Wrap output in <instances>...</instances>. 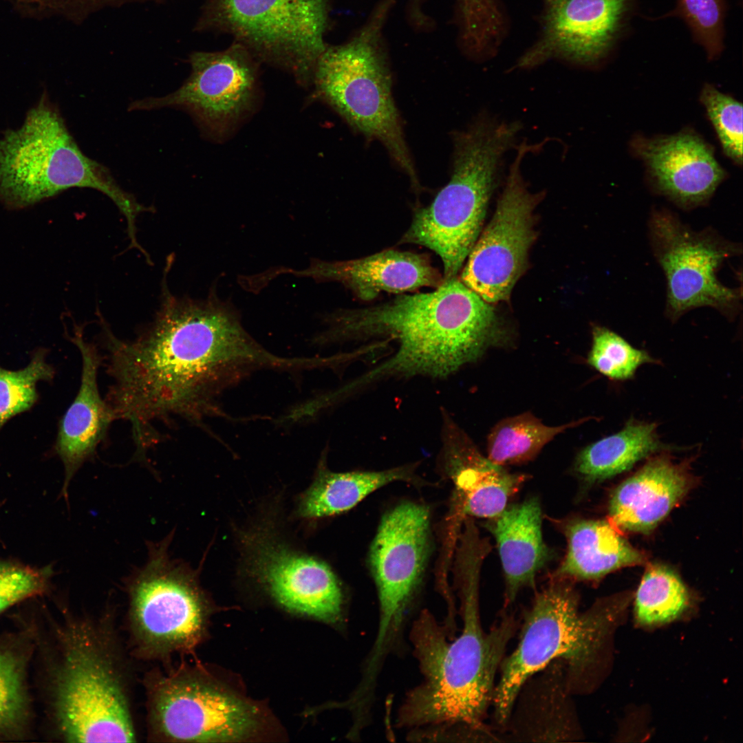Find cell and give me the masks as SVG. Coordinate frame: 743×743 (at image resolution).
Segmentation results:
<instances>
[{
  "instance_id": "1",
  "label": "cell",
  "mask_w": 743,
  "mask_h": 743,
  "mask_svg": "<svg viewBox=\"0 0 743 743\" xmlns=\"http://www.w3.org/2000/svg\"><path fill=\"white\" fill-rule=\"evenodd\" d=\"M163 289L154 321L132 341L117 338L100 319L112 380L105 400L116 420L130 422L139 457L159 441L155 422L180 417L198 423L216 413L222 389L255 369H287L293 363L259 345L215 292L193 300Z\"/></svg>"
},
{
  "instance_id": "2",
  "label": "cell",
  "mask_w": 743,
  "mask_h": 743,
  "mask_svg": "<svg viewBox=\"0 0 743 743\" xmlns=\"http://www.w3.org/2000/svg\"><path fill=\"white\" fill-rule=\"evenodd\" d=\"M327 320L323 341L377 336L397 341L391 358L349 383L354 391L387 377H447L500 337L494 308L456 277L431 292L341 310Z\"/></svg>"
},
{
  "instance_id": "3",
  "label": "cell",
  "mask_w": 743,
  "mask_h": 743,
  "mask_svg": "<svg viewBox=\"0 0 743 743\" xmlns=\"http://www.w3.org/2000/svg\"><path fill=\"white\" fill-rule=\"evenodd\" d=\"M16 616L31 636L43 712L67 742H131L136 731L121 667L105 629L66 610Z\"/></svg>"
},
{
  "instance_id": "4",
  "label": "cell",
  "mask_w": 743,
  "mask_h": 743,
  "mask_svg": "<svg viewBox=\"0 0 743 743\" xmlns=\"http://www.w3.org/2000/svg\"><path fill=\"white\" fill-rule=\"evenodd\" d=\"M480 574L475 568L457 574L463 627L451 643L429 613L423 612L415 622L412 640L425 680L402 707V726H435L449 737L472 741L493 736L484 721L492 704L496 674L518 622L506 612L488 632L483 629Z\"/></svg>"
},
{
  "instance_id": "5",
  "label": "cell",
  "mask_w": 743,
  "mask_h": 743,
  "mask_svg": "<svg viewBox=\"0 0 743 743\" xmlns=\"http://www.w3.org/2000/svg\"><path fill=\"white\" fill-rule=\"evenodd\" d=\"M572 582L552 579L524 613L519 640L499 667L492 701L495 723L504 728L524 683L551 662H563L568 689L580 693L586 675L623 610L616 600H601L584 612Z\"/></svg>"
},
{
  "instance_id": "6",
  "label": "cell",
  "mask_w": 743,
  "mask_h": 743,
  "mask_svg": "<svg viewBox=\"0 0 743 743\" xmlns=\"http://www.w3.org/2000/svg\"><path fill=\"white\" fill-rule=\"evenodd\" d=\"M521 129L488 114L455 133L450 180L418 209L401 243L424 246L441 259L443 280L456 277L482 230L505 153Z\"/></svg>"
},
{
  "instance_id": "7",
  "label": "cell",
  "mask_w": 743,
  "mask_h": 743,
  "mask_svg": "<svg viewBox=\"0 0 743 743\" xmlns=\"http://www.w3.org/2000/svg\"><path fill=\"white\" fill-rule=\"evenodd\" d=\"M74 187L107 196L127 219L129 233L136 231L137 217L152 211L83 153L58 111L42 99L21 127L0 138V200L10 208H23Z\"/></svg>"
},
{
  "instance_id": "8",
  "label": "cell",
  "mask_w": 743,
  "mask_h": 743,
  "mask_svg": "<svg viewBox=\"0 0 743 743\" xmlns=\"http://www.w3.org/2000/svg\"><path fill=\"white\" fill-rule=\"evenodd\" d=\"M387 5L345 44L327 46L312 81L318 95L347 123L368 138L380 141L413 185L418 175L405 139L391 92V80L379 41Z\"/></svg>"
},
{
  "instance_id": "9",
  "label": "cell",
  "mask_w": 743,
  "mask_h": 743,
  "mask_svg": "<svg viewBox=\"0 0 743 743\" xmlns=\"http://www.w3.org/2000/svg\"><path fill=\"white\" fill-rule=\"evenodd\" d=\"M328 0H204L197 31L230 34L259 62L312 81L327 46Z\"/></svg>"
},
{
  "instance_id": "10",
  "label": "cell",
  "mask_w": 743,
  "mask_h": 743,
  "mask_svg": "<svg viewBox=\"0 0 743 743\" xmlns=\"http://www.w3.org/2000/svg\"><path fill=\"white\" fill-rule=\"evenodd\" d=\"M172 537L149 545L147 561L126 583L132 636L147 658L190 651L205 629L208 601L197 572L169 555Z\"/></svg>"
},
{
  "instance_id": "11",
  "label": "cell",
  "mask_w": 743,
  "mask_h": 743,
  "mask_svg": "<svg viewBox=\"0 0 743 743\" xmlns=\"http://www.w3.org/2000/svg\"><path fill=\"white\" fill-rule=\"evenodd\" d=\"M650 245L666 279V316L676 321L702 307L734 319L741 309L742 288H729L718 272L729 258L742 253L740 244L711 228L693 230L673 212L654 209L648 221Z\"/></svg>"
},
{
  "instance_id": "12",
  "label": "cell",
  "mask_w": 743,
  "mask_h": 743,
  "mask_svg": "<svg viewBox=\"0 0 743 743\" xmlns=\"http://www.w3.org/2000/svg\"><path fill=\"white\" fill-rule=\"evenodd\" d=\"M149 720L168 742H239L257 736L264 716L257 705L197 671L180 667L153 677Z\"/></svg>"
},
{
  "instance_id": "13",
  "label": "cell",
  "mask_w": 743,
  "mask_h": 743,
  "mask_svg": "<svg viewBox=\"0 0 743 743\" xmlns=\"http://www.w3.org/2000/svg\"><path fill=\"white\" fill-rule=\"evenodd\" d=\"M537 144L524 140L517 147L494 215L479 235L461 274L460 281L485 301H506L527 265L535 238L533 211L542 193H532L521 164Z\"/></svg>"
},
{
  "instance_id": "14",
  "label": "cell",
  "mask_w": 743,
  "mask_h": 743,
  "mask_svg": "<svg viewBox=\"0 0 743 743\" xmlns=\"http://www.w3.org/2000/svg\"><path fill=\"white\" fill-rule=\"evenodd\" d=\"M189 61L191 74L180 87L164 96L136 100L129 110H184L206 133L224 137L253 109L259 63L236 42L222 51L195 52Z\"/></svg>"
},
{
  "instance_id": "15",
  "label": "cell",
  "mask_w": 743,
  "mask_h": 743,
  "mask_svg": "<svg viewBox=\"0 0 743 743\" xmlns=\"http://www.w3.org/2000/svg\"><path fill=\"white\" fill-rule=\"evenodd\" d=\"M430 550V512L427 506L405 502L382 517L369 554L380 610L372 662H376L398 630L421 582Z\"/></svg>"
},
{
  "instance_id": "16",
  "label": "cell",
  "mask_w": 743,
  "mask_h": 743,
  "mask_svg": "<svg viewBox=\"0 0 743 743\" xmlns=\"http://www.w3.org/2000/svg\"><path fill=\"white\" fill-rule=\"evenodd\" d=\"M249 534L245 539L248 572L277 603L325 622L340 620L342 590L325 562L292 550L263 531Z\"/></svg>"
},
{
  "instance_id": "17",
  "label": "cell",
  "mask_w": 743,
  "mask_h": 743,
  "mask_svg": "<svg viewBox=\"0 0 743 743\" xmlns=\"http://www.w3.org/2000/svg\"><path fill=\"white\" fill-rule=\"evenodd\" d=\"M541 39L518 62L529 68L553 57L594 64L621 33L632 0H543Z\"/></svg>"
},
{
  "instance_id": "18",
  "label": "cell",
  "mask_w": 743,
  "mask_h": 743,
  "mask_svg": "<svg viewBox=\"0 0 743 743\" xmlns=\"http://www.w3.org/2000/svg\"><path fill=\"white\" fill-rule=\"evenodd\" d=\"M633 153L643 162L653 191L683 210L708 204L726 173L713 148L685 129L670 136H636Z\"/></svg>"
},
{
  "instance_id": "19",
  "label": "cell",
  "mask_w": 743,
  "mask_h": 743,
  "mask_svg": "<svg viewBox=\"0 0 743 743\" xmlns=\"http://www.w3.org/2000/svg\"><path fill=\"white\" fill-rule=\"evenodd\" d=\"M442 420L441 462L455 487L452 516L461 522L497 515L526 476L511 473L484 457L447 413L442 412Z\"/></svg>"
},
{
  "instance_id": "20",
  "label": "cell",
  "mask_w": 743,
  "mask_h": 743,
  "mask_svg": "<svg viewBox=\"0 0 743 743\" xmlns=\"http://www.w3.org/2000/svg\"><path fill=\"white\" fill-rule=\"evenodd\" d=\"M67 338L78 349L82 358L80 385L72 403L60 420L54 453L65 469L62 495L67 496L69 482L82 465L96 452L111 422L114 413L100 394L98 371L102 357L94 344L87 342L82 327L74 325Z\"/></svg>"
},
{
  "instance_id": "21",
  "label": "cell",
  "mask_w": 743,
  "mask_h": 743,
  "mask_svg": "<svg viewBox=\"0 0 743 743\" xmlns=\"http://www.w3.org/2000/svg\"><path fill=\"white\" fill-rule=\"evenodd\" d=\"M568 689L565 665L557 660L530 677L515 698L503 729L504 741L572 742L581 737Z\"/></svg>"
},
{
  "instance_id": "22",
  "label": "cell",
  "mask_w": 743,
  "mask_h": 743,
  "mask_svg": "<svg viewBox=\"0 0 743 743\" xmlns=\"http://www.w3.org/2000/svg\"><path fill=\"white\" fill-rule=\"evenodd\" d=\"M290 272L318 281L340 282L363 301L372 300L382 292L438 288L444 281L424 255L392 249L347 261L314 259L306 269Z\"/></svg>"
},
{
  "instance_id": "23",
  "label": "cell",
  "mask_w": 743,
  "mask_h": 743,
  "mask_svg": "<svg viewBox=\"0 0 743 743\" xmlns=\"http://www.w3.org/2000/svg\"><path fill=\"white\" fill-rule=\"evenodd\" d=\"M689 485L683 464L666 456L652 458L612 493L610 521L623 530L649 532L682 499Z\"/></svg>"
},
{
  "instance_id": "24",
  "label": "cell",
  "mask_w": 743,
  "mask_h": 743,
  "mask_svg": "<svg viewBox=\"0 0 743 743\" xmlns=\"http://www.w3.org/2000/svg\"><path fill=\"white\" fill-rule=\"evenodd\" d=\"M496 540L505 578V602L512 603L524 588H533L537 574L552 557L541 532V509L535 497L506 506L488 519Z\"/></svg>"
},
{
  "instance_id": "25",
  "label": "cell",
  "mask_w": 743,
  "mask_h": 743,
  "mask_svg": "<svg viewBox=\"0 0 743 743\" xmlns=\"http://www.w3.org/2000/svg\"><path fill=\"white\" fill-rule=\"evenodd\" d=\"M563 528L567 551L552 579L596 580L618 568L644 562L643 555L611 523L572 519Z\"/></svg>"
},
{
  "instance_id": "26",
  "label": "cell",
  "mask_w": 743,
  "mask_h": 743,
  "mask_svg": "<svg viewBox=\"0 0 743 743\" xmlns=\"http://www.w3.org/2000/svg\"><path fill=\"white\" fill-rule=\"evenodd\" d=\"M418 464L378 471L337 473L328 469L323 457L312 483L298 499L296 513L303 519H319L349 510L372 492L394 482L424 485L416 474Z\"/></svg>"
},
{
  "instance_id": "27",
  "label": "cell",
  "mask_w": 743,
  "mask_h": 743,
  "mask_svg": "<svg viewBox=\"0 0 743 743\" xmlns=\"http://www.w3.org/2000/svg\"><path fill=\"white\" fill-rule=\"evenodd\" d=\"M34 646L21 627L0 635V742L33 737L35 710L30 686Z\"/></svg>"
},
{
  "instance_id": "28",
  "label": "cell",
  "mask_w": 743,
  "mask_h": 743,
  "mask_svg": "<svg viewBox=\"0 0 743 743\" xmlns=\"http://www.w3.org/2000/svg\"><path fill=\"white\" fill-rule=\"evenodd\" d=\"M664 447L656 423L631 420L619 431L581 450L574 470L583 482L592 484L629 470Z\"/></svg>"
},
{
  "instance_id": "29",
  "label": "cell",
  "mask_w": 743,
  "mask_h": 743,
  "mask_svg": "<svg viewBox=\"0 0 743 743\" xmlns=\"http://www.w3.org/2000/svg\"><path fill=\"white\" fill-rule=\"evenodd\" d=\"M583 418L557 427L543 424L530 413H524L499 422L487 438V457L504 466L532 460L557 434L582 424Z\"/></svg>"
},
{
  "instance_id": "30",
  "label": "cell",
  "mask_w": 743,
  "mask_h": 743,
  "mask_svg": "<svg viewBox=\"0 0 743 743\" xmlns=\"http://www.w3.org/2000/svg\"><path fill=\"white\" fill-rule=\"evenodd\" d=\"M689 596L685 584L673 570L661 564L649 566L635 596L636 622L652 627L674 621L687 610Z\"/></svg>"
},
{
  "instance_id": "31",
  "label": "cell",
  "mask_w": 743,
  "mask_h": 743,
  "mask_svg": "<svg viewBox=\"0 0 743 743\" xmlns=\"http://www.w3.org/2000/svg\"><path fill=\"white\" fill-rule=\"evenodd\" d=\"M47 350L41 347L23 369L9 370L0 366V430L12 418L30 410L38 401L36 384L52 381L54 368L46 360Z\"/></svg>"
},
{
  "instance_id": "32",
  "label": "cell",
  "mask_w": 743,
  "mask_h": 743,
  "mask_svg": "<svg viewBox=\"0 0 743 743\" xmlns=\"http://www.w3.org/2000/svg\"><path fill=\"white\" fill-rule=\"evenodd\" d=\"M656 363L647 352L634 347L616 332L604 327H594L588 363L609 379H631L641 365Z\"/></svg>"
},
{
  "instance_id": "33",
  "label": "cell",
  "mask_w": 743,
  "mask_h": 743,
  "mask_svg": "<svg viewBox=\"0 0 743 743\" xmlns=\"http://www.w3.org/2000/svg\"><path fill=\"white\" fill-rule=\"evenodd\" d=\"M700 101L705 108L724 154L742 164V105L730 95L705 84Z\"/></svg>"
},
{
  "instance_id": "34",
  "label": "cell",
  "mask_w": 743,
  "mask_h": 743,
  "mask_svg": "<svg viewBox=\"0 0 743 743\" xmlns=\"http://www.w3.org/2000/svg\"><path fill=\"white\" fill-rule=\"evenodd\" d=\"M52 575L50 566L36 568L0 559V616L14 605L46 594Z\"/></svg>"
},
{
  "instance_id": "35",
  "label": "cell",
  "mask_w": 743,
  "mask_h": 743,
  "mask_svg": "<svg viewBox=\"0 0 743 743\" xmlns=\"http://www.w3.org/2000/svg\"><path fill=\"white\" fill-rule=\"evenodd\" d=\"M677 11L710 58L722 47L724 0H677Z\"/></svg>"
},
{
  "instance_id": "36",
  "label": "cell",
  "mask_w": 743,
  "mask_h": 743,
  "mask_svg": "<svg viewBox=\"0 0 743 743\" xmlns=\"http://www.w3.org/2000/svg\"><path fill=\"white\" fill-rule=\"evenodd\" d=\"M463 29L469 33L486 31L495 25L501 14L494 0H460Z\"/></svg>"
}]
</instances>
